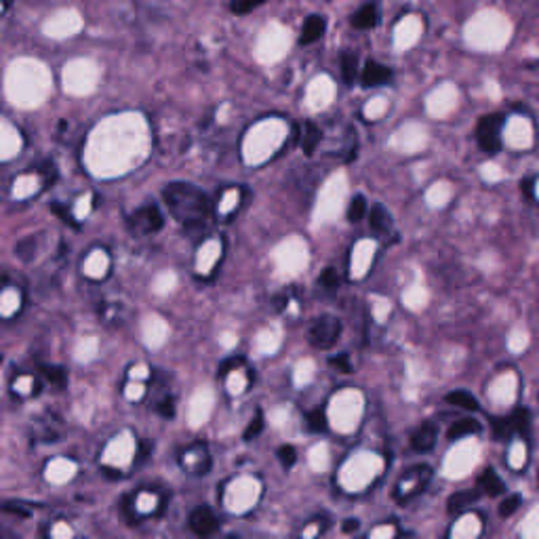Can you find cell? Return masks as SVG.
<instances>
[{
    "label": "cell",
    "mask_w": 539,
    "mask_h": 539,
    "mask_svg": "<svg viewBox=\"0 0 539 539\" xmlns=\"http://www.w3.org/2000/svg\"><path fill=\"white\" fill-rule=\"evenodd\" d=\"M162 200L166 205V209L171 211V215L186 228H202L205 222L211 215V205L207 194L188 183V181H173L162 190Z\"/></svg>",
    "instance_id": "cell-1"
},
{
    "label": "cell",
    "mask_w": 539,
    "mask_h": 539,
    "mask_svg": "<svg viewBox=\"0 0 539 539\" xmlns=\"http://www.w3.org/2000/svg\"><path fill=\"white\" fill-rule=\"evenodd\" d=\"M432 478V468L425 466V464H419V466H413V468H406L401 476V480L396 483V489H394V499L396 502H408L413 497H417L419 493H423V489L428 487Z\"/></svg>",
    "instance_id": "cell-2"
},
{
    "label": "cell",
    "mask_w": 539,
    "mask_h": 539,
    "mask_svg": "<svg viewBox=\"0 0 539 539\" xmlns=\"http://www.w3.org/2000/svg\"><path fill=\"white\" fill-rule=\"evenodd\" d=\"M341 329H344V327H341V320H339V318L325 314V316L316 318V320L310 325V329H308V341H310V346H314L316 350H331V348L339 341Z\"/></svg>",
    "instance_id": "cell-3"
},
{
    "label": "cell",
    "mask_w": 539,
    "mask_h": 539,
    "mask_svg": "<svg viewBox=\"0 0 539 539\" xmlns=\"http://www.w3.org/2000/svg\"><path fill=\"white\" fill-rule=\"evenodd\" d=\"M506 116L499 112L487 114L476 125V141L478 147L485 154H497L502 150V129H504Z\"/></svg>",
    "instance_id": "cell-4"
},
{
    "label": "cell",
    "mask_w": 539,
    "mask_h": 539,
    "mask_svg": "<svg viewBox=\"0 0 539 539\" xmlns=\"http://www.w3.org/2000/svg\"><path fill=\"white\" fill-rule=\"evenodd\" d=\"M127 224L137 234H154L162 228L164 219H162V213L156 205H147V207L137 209L133 215L127 219Z\"/></svg>",
    "instance_id": "cell-5"
},
{
    "label": "cell",
    "mask_w": 539,
    "mask_h": 539,
    "mask_svg": "<svg viewBox=\"0 0 539 539\" xmlns=\"http://www.w3.org/2000/svg\"><path fill=\"white\" fill-rule=\"evenodd\" d=\"M188 525H190V531L200 539L213 538L219 531V521L209 506H198L196 510H192Z\"/></svg>",
    "instance_id": "cell-6"
},
{
    "label": "cell",
    "mask_w": 539,
    "mask_h": 539,
    "mask_svg": "<svg viewBox=\"0 0 539 539\" xmlns=\"http://www.w3.org/2000/svg\"><path fill=\"white\" fill-rule=\"evenodd\" d=\"M531 425V415L527 408H519L516 413L508 415V417H495L493 419V436L497 440L508 438L514 432H527Z\"/></svg>",
    "instance_id": "cell-7"
},
{
    "label": "cell",
    "mask_w": 539,
    "mask_h": 539,
    "mask_svg": "<svg viewBox=\"0 0 539 539\" xmlns=\"http://www.w3.org/2000/svg\"><path fill=\"white\" fill-rule=\"evenodd\" d=\"M388 83H392V70L380 61L369 59L361 72V85L371 89V87H384Z\"/></svg>",
    "instance_id": "cell-8"
},
{
    "label": "cell",
    "mask_w": 539,
    "mask_h": 539,
    "mask_svg": "<svg viewBox=\"0 0 539 539\" xmlns=\"http://www.w3.org/2000/svg\"><path fill=\"white\" fill-rule=\"evenodd\" d=\"M436 438H438V428L434 421H425L421 423L413 436H411V447L417 451V453H425V451H432L434 444H436Z\"/></svg>",
    "instance_id": "cell-9"
},
{
    "label": "cell",
    "mask_w": 539,
    "mask_h": 539,
    "mask_svg": "<svg viewBox=\"0 0 539 539\" xmlns=\"http://www.w3.org/2000/svg\"><path fill=\"white\" fill-rule=\"evenodd\" d=\"M327 30V21L322 15H308L303 25H301V34H299V44L301 47H308L312 42H316L318 38H322Z\"/></svg>",
    "instance_id": "cell-10"
},
{
    "label": "cell",
    "mask_w": 539,
    "mask_h": 539,
    "mask_svg": "<svg viewBox=\"0 0 539 539\" xmlns=\"http://www.w3.org/2000/svg\"><path fill=\"white\" fill-rule=\"evenodd\" d=\"M369 228L377 236H386L392 232V215L384 205H373L369 213Z\"/></svg>",
    "instance_id": "cell-11"
},
{
    "label": "cell",
    "mask_w": 539,
    "mask_h": 539,
    "mask_svg": "<svg viewBox=\"0 0 539 539\" xmlns=\"http://www.w3.org/2000/svg\"><path fill=\"white\" fill-rule=\"evenodd\" d=\"M478 489H480L483 495H489V497H499V495L506 493L504 480H502L491 468L483 470V474H480V478H478Z\"/></svg>",
    "instance_id": "cell-12"
},
{
    "label": "cell",
    "mask_w": 539,
    "mask_h": 539,
    "mask_svg": "<svg viewBox=\"0 0 539 539\" xmlns=\"http://www.w3.org/2000/svg\"><path fill=\"white\" fill-rule=\"evenodd\" d=\"M480 489H466V491H457L449 497L447 502V510L449 512H461L466 508H470L472 504H476L480 499Z\"/></svg>",
    "instance_id": "cell-13"
},
{
    "label": "cell",
    "mask_w": 539,
    "mask_h": 539,
    "mask_svg": "<svg viewBox=\"0 0 539 539\" xmlns=\"http://www.w3.org/2000/svg\"><path fill=\"white\" fill-rule=\"evenodd\" d=\"M377 21H380V13H377V6H375V4H365V6L358 8V11L352 15V19H350V23H352L356 30H371V28L377 25Z\"/></svg>",
    "instance_id": "cell-14"
},
{
    "label": "cell",
    "mask_w": 539,
    "mask_h": 539,
    "mask_svg": "<svg viewBox=\"0 0 539 539\" xmlns=\"http://www.w3.org/2000/svg\"><path fill=\"white\" fill-rule=\"evenodd\" d=\"M476 432H480V423H478L476 419H472V417H466V419L455 421V423L449 428L447 438H449V440H457V438H464V436L476 434Z\"/></svg>",
    "instance_id": "cell-15"
},
{
    "label": "cell",
    "mask_w": 539,
    "mask_h": 539,
    "mask_svg": "<svg viewBox=\"0 0 539 539\" xmlns=\"http://www.w3.org/2000/svg\"><path fill=\"white\" fill-rule=\"evenodd\" d=\"M339 70H341V80L346 85H354L358 74V57L354 53H341V61H339Z\"/></svg>",
    "instance_id": "cell-16"
},
{
    "label": "cell",
    "mask_w": 539,
    "mask_h": 539,
    "mask_svg": "<svg viewBox=\"0 0 539 539\" xmlns=\"http://www.w3.org/2000/svg\"><path fill=\"white\" fill-rule=\"evenodd\" d=\"M447 403L457 406V408H464V411H478L480 404L476 401V396H472L470 392L466 390H455V392H449L447 394Z\"/></svg>",
    "instance_id": "cell-17"
},
{
    "label": "cell",
    "mask_w": 539,
    "mask_h": 539,
    "mask_svg": "<svg viewBox=\"0 0 539 539\" xmlns=\"http://www.w3.org/2000/svg\"><path fill=\"white\" fill-rule=\"evenodd\" d=\"M40 371H42V375L47 377V382H49L53 388H57V390H66V386H68V373H66V369H63V367L44 365V367H40Z\"/></svg>",
    "instance_id": "cell-18"
},
{
    "label": "cell",
    "mask_w": 539,
    "mask_h": 539,
    "mask_svg": "<svg viewBox=\"0 0 539 539\" xmlns=\"http://www.w3.org/2000/svg\"><path fill=\"white\" fill-rule=\"evenodd\" d=\"M320 129L314 125V123H305V129H303V139H301V145H303V152H305V156H312L314 154V150H316V145L320 143Z\"/></svg>",
    "instance_id": "cell-19"
},
{
    "label": "cell",
    "mask_w": 539,
    "mask_h": 539,
    "mask_svg": "<svg viewBox=\"0 0 539 539\" xmlns=\"http://www.w3.org/2000/svg\"><path fill=\"white\" fill-rule=\"evenodd\" d=\"M367 211H369L367 198H365L363 194H356V196L350 200V205H348V222L358 224V222L367 215Z\"/></svg>",
    "instance_id": "cell-20"
},
{
    "label": "cell",
    "mask_w": 539,
    "mask_h": 539,
    "mask_svg": "<svg viewBox=\"0 0 539 539\" xmlns=\"http://www.w3.org/2000/svg\"><path fill=\"white\" fill-rule=\"evenodd\" d=\"M305 428L310 432H316V434H322L327 432V417H325V411L322 408H314L305 415Z\"/></svg>",
    "instance_id": "cell-21"
},
{
    "label": "cell",
    "mask_w": 539,
    "mask_h": 539,
    "mask_svg": "<svg viewBox=\"0 0 539 539\" xmlns=\"http://www.w3.org/2000/svg\"><path fill=\"white\" fill-rule=\"evenodd\" d=\"M262 432H264V413L258 408L255 415H253V419H251V423H249V428L245 430L243 438H245L247 442H251V440H255Z\"/></svg>",
    "instance_id": "cell-22"
},
{
    "label": "cell",
    "mask_w": 539,
    "mask_h": 539,
    "mask_svg": "<svg viewBox=\"0 0 539 539\" xmlns=\"http://www.w3.org/2000/svg\"><path fill=\"white\" fill-rule=\"evenodd\" d=\"M276 457H278V461L282 464V468L289 470V468H293V466L297 464V449H295L293 444H282V447L276 451Z\"/></svg>",
    "instance_id": "cell-23"
},
{
    "label": "cell",
    "mask_w": 539,
    "mask_h": 539,
    "mask_svg": "<svg viewBox=\"0 0 539 539\" xmlns=\"http://www.w3.org/2000/svg\"><path fill=\"white\" fill-rule=\"evenodd\" d=\"M521 504H523L521 495H510V497H506V499L499 504V514H502L504 519H508V516H512V514L521 508Z\"/></svg>",
    "instance_id": "cell-24"
},
{
    "label": "cell",
    "mask_w": 539,
    "mask_h": 539,
    "mask_svg": "<svg viewBox=\"0 0 539 539\" xmlns=\"http://www.w3.org/2000/svg\"><path fill=\"white\" fill-rule=\"evenodd\" d=\"M320 284L327 291H335L339 286V274L335 268H325L320 272Z\"/></svg>",
    "instance_id": "cell-25"
},
{
    "label": "cell",
    "mask_w": 539,
    "mask_h": 539,
    "mask_svg": "<svg viewBox=\"0 0 539 539\" xmlns=\"http://www.w3.org/2000/svg\"><path fill=\"white\" fill-rule=\"evenodd\" d=\"M266 0H230V6L236 15H245V13H251L253 8H258Z\"/></svg>",
    "instance_id": "cell-26"
},
{
    "label": "cell",
    "mask_w": 539,
    "mask_h": 539,
    "mask_svg": "<svg viewBox=\"0 0 539 539\" xmlns=\"http://www.w3.org/2000/svg\"><path fill=\"white\" fill-rule=\"evenodd\" d=\"M329 365H331V367H337L341 373H352V365H350L348 354H339V356L331 358V361H329Z\"/></svg>",
    "instance_id": "cell-27"
},
{
    "label": "cell",
    "mask_w": 539,
    "mask_h": 539,
    "mask_svg": "<svg viewBox=\"0 0 539 539\" xmlns=\"http://www.w3.org/2000/svg\"><path fill=\"white\" fill-rule=\"evenodd\" d=\"M175 401H173V396H166L164 401H160L158 406H156V411L160 413V415H164V417H173L175 415Z\"/></svg>",
    "instance_id": "cell-28"
},
{
    "label": "cell",
    "mask_w": 539,
    "mask_h": 539,
    "mask_svg": "<svg viewBox=\"0 0 539 539\" xmlns=\"http://www.w3.org/2000/svg\"><path fill=\"white\" fill-rule=\"evenodd\" d=\"M51 209H53V213H55L57 217H61L66 224H70L72 228H78V224H76V222H74V219L68 215V209H66L63 205H57V202H53V205H51Z\"/></svg>",
    "instance_id": "cell-29"
},
{
    "label": "cell",
    "mask_w": 539,
    "mask_h": 539,
    "mask_svg": "<svg viewBox=\"0 0 539 539\" xmlns=\"http://www.w3.org/2000/svg\"><path fill=\"white\" fill-rule=\"evenodd\" d=\"M238 365H245V358H243V356H234V358L224 361V365L219 367V375H226L228 371H232V369L238 367Z\"/></svg>",
    "instance_id": "cell-30"
},
{
    "label": "cell",
    "mask_w": 539,
    "mask_h": 539,
    "mask_svg": "<svg viewBox=\"0 0 539 539\" xmlns=\"http://www.w3.org/2000/svg\"><path fill=\"white\" fill-rule=\"evenodd\" d=\"M0 510H2V512H11V514H17V516H30V510L19 508L17 504H2Z\"/></svg>",
    "instance_id": "cell-31"
},
{
    "label": "cell",
    "mask_w": 539,
    "mask_h": 539,
    "mask_svg": "<svg viewBox=\"0 0 539 539\" xmlns=\"http://www.w3.org/2000/svg\"><path fill=\"white\" fill-rule=\"evenodd\" d=\"M356 529H358V521H356V519H350V521L344 523V531H346V533H352V531H356Z\"/></svg>",
    "instance_id": "cell-32"
},
{
    "label": "cell",
    "mask_w": 539,
    "mask_h": 539,
    "mask_svg": "<svg viewBox=\"0 0 539 539\" xmlns=\"http://www.w3.org/2000/svg\"><path fill=\"white\" fill-rule=\"evenodd\" d=\"M523 192H525V196H533V181L531 179H527V181H523Z\"/></svg>",
    "instance_id": "cell-33"
},
{
    "label": "cell",
    "mask_w": 539,
    "mask_h": 539,
    "mask_svg": "<svg viewBox=\"0 0 539 539\" xmlns=\"http://www.w3.org/2000/svg\"><path fill=\"white\" fill-rule=\"evenodd\" d=\"M0 539H17V535L13 531H8V529H2L0 531Z\"/></svg>",
    "instance_id": "cell-34"
},
{
    "label": "cell",
    "mask_w": 539,
    "mask_h": 539,
    "mask_svg": "<svg viewBox=\"0 0 539 539\" xmlns=\"http://www.w3.org/2000/svg\"><path fill=\"white\" fill-rule=\"evenodd\" d=\"M0 363H2V356H0Z\"/></svg>",
    "instance_id": "cell-35"
},
{
    "label": "cell",
    "mask_w": 539,
    "mask_h": 539,
    "mask_svg": "<svg viewBox=\"0 0 539 539\" xmlns=\"http://www.w3.org/2000/svg\"><path fill=\"white\" fill-rule=\"evenodd\" d=\"M538 483H539V476H538Z\"/></svg>",
    "instance_id": "cell-36"
}]
</instances>
